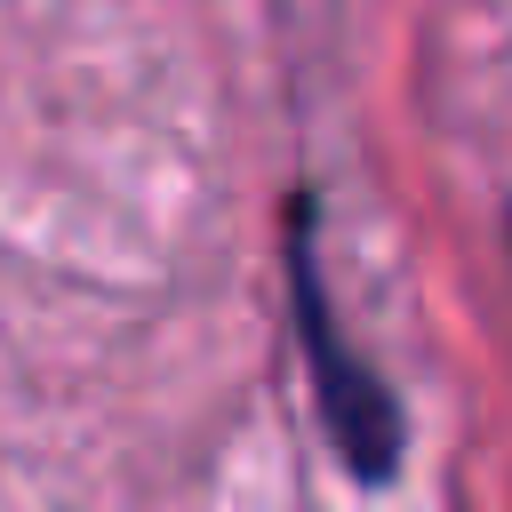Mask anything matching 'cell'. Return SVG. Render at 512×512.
Here are the masks:
<instances>
[{"label": "cell", "instance_id": "cell-1", "mask_svg": "<svg viewBox=\"0 0 512 512\" xmlns=\"http://www.w3.org/2000/svg\"><path fill=\"white\" fill-rule=\"evenodd\" d=\"M280 272H288V328L304 352V384H312V416L328 456L360 480V488H392L408 464V400L392 392V376L352 344L328 272H320V200L288 192L280 208Z\"/></svg>", "mask_w": 512, "mask_h": 512}, {"label": "cell", "instance_id": "cell-2", "mask_svg": "<svg viewBox=\"0 0 512 512\" xmlns=\"http://www.w3.org/2000/svg\"><path fill=\"white\" fill-rule=\"evenodd\" d=\"M504 240H512V224H504Z\"/></svg>", "mask_w": 512, "mask_h": 512}]
</instances>
